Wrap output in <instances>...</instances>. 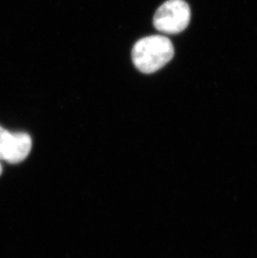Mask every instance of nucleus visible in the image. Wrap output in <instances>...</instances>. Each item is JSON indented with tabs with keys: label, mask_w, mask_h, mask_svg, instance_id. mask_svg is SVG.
<instances>
[{
	"label": "nucleus",
	"mask_w": 257,
	"mask_h": 258,
	"mask_svg": "<svg viewBox=\"0 0 257 258\" xmlns=\"http://www.w3.org/2000/svg\"><path fill=\"white\" fill-rule=\"evenodd\" d=\"M175 49L170 39L152 35L140 39L134 45L131 56L134 64L145 74L155 73L169 63Z\"/></svg>",
	"instance_id": "nucleus-1"
},
{
	"label": "nucleus",
	"mask_w": 257,
	"mask_h": 258,
	"mask_svg": "<svg viewBox=\"0 0 257 258\" xmlns=\"http://www.w3.org/2000/svg\"><path fill=\"white\" fill-rule=\"evenodd\" d=\"M190 21V9L184 0H168L160 5L154 16V26L165 34H175L186 29Z\"/></svg>",
	"instance_id": "nucleus-2"
},
{
	"label": "nucleus",
	"mask_w": 257,
	"mask_h": 258,
	"mask_svg": "<svg viewBox=\"0 0 257 258\" xmlns=\"http://www.w3.org/2000/svg\"><path fill=\"white\" fill-rule=\"evenodd\" d=\"M32 140L24 132L11 133L0 126V160L19 164L25 161L31 151Z\"/></svg>",
	"instance_id": "nucleus-3"
},
{
	"label": "nucleus",
	"mask_w": 257,
	"mask_h": 258,
	"mask_svg": "<svg viewBox=\"0 0 257 258\" xmlns=\"http://www.w3.org/2000/svg\"><path fill=\"white\" fill-rule=\"evenodd\" d=\"M2 171H3L2 165H1V163H0V175H1V174H2Z\"/></svg>",
	"instance_id": "nucleus-4"
}]
</instances>
